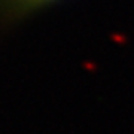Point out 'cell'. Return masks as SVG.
I'll return each instance as SVG.
<instances>
[{"label": "cell", "mask_w": 134, "mask_h": 134, "mask_svg": "<svg viewBox=\"0 0 134 134\" xmlns=\"http://www.w3.org/2000/svg\"><path fill=\"white\" fill-rule=\"evenodd\" d=\"M54 0H0V10L8 16H21Z\"/></svg>", "instance_id": "6da1fadb"}]
</instances>
